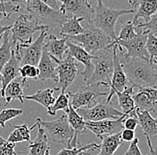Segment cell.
<instances>
[{"mask_svg":"<svg viewBox=\"0 0 157 155\" xmlns=\"http://www.w3.org/2000/svg\"><path fill=\"white\" fill-rule=\"evenodd\" d=\"M40 1L46 4L47 6H48L49 7L60 11V6L57 4V0H40Z\"/></svg>","mask_w":157,"mask_h":155,"instance_id":"cell-45","label":"cell"},{"mask_svg":"<svg viewBox=\"0 0 157 155\" xmlns=\"http://www.w3.org/2000/svg\"><path fill=\"white\" fill-rule=\"evenodd\" d=\"M62 4L60 12L66 15L69 19L72 17L83 18L86 21L90 22L94 15V8L88 2L83 0H57Z\"/></svg>","mask_w":157,"mask_h":155,"instance_id":"cell-14","label":"cell"},{"mask_svg":"<svg viewBox=\"0 0 157 155\" xmlns=\"http://www.w3.org/2000/svg\"><path fill=\"white\" fill-rule=\"evenodd\" d=\"M83 1H85V2H88V0H83Z\"/></svg>","mask_w":157,"mask_h":155,"instance_id":"cell-56","label":"cell"},{"mask_svg":"<svg viewBox=\"0 0 157 155\" xmlns=\"http://www.w3.org/2000/svg\"><path fill=\"white\" fill-rule=\"evenodd\" d=\"M135 27L148 31L149 33H152L153 35L157 37V13L155 14H154L147 22L138 21L135 24Z\"/></svg>","mask_w":157,"mask_h":155,"instance_id":"cell-37","label":"cell"},{"mask_svg":"<svg viewBox=\"0 0 157 155\" xmlns=\"http://www.w3.org/2000/svg\"><path fill=\"white\" fill-rule=\"evenodd\" d=\"M134 88L135 87L133 85H130L123 92L114 91L113 94L117 96L119 105L121 108L122 112L127 114L128 117L137 118V112H136L137 107L135 106V103L132 99V96L135 93Z\"/></svg>","mask_w":157,"mask_h":155,"instance_id":"cell-23","label":"cell"},{"mask_svg":"<svg viewBox=\"0 0 157 155\" xmlns=\"http://www.w3.org/2000/svg\"><path fill=\"white\" fill-rule=\"evenodd\" d=\"M19 76L23 79L32 78L34 80H38V78L39 76V70L36 66L26 64L20 67Z\"/></svg>","mask_w":157,"mask_h":155,"instance_id":"cell-36","label":"cell"},{"mask_svg":"<svg viewBox=\"0 0 157 155\" xmlns=\"http://www.w3.org/2000/svg\"><path fill=\"white\" fill-rule=\"evenodd\" d=\"M65 114L67 115L69 124H70V126L71 127V128L73 130V133H74L72 141L71 143V148H74V147H77L78 144L79 143L78 142V136L80 134L87 133L86 122L82 119V117L77 112V111L72 108L71 104H70L68 112Z\"/></svg>","mask_w":157,"mask_h":155,"instance_id":"cell-20","label":"cell"},{"mask_svg":"<svg viewBox=\"0 0 157 155\" xmlns=\"http://www.w3.org/2000/svg\"><path fill=\"white\" fill-rule=\"evenodd\" d=\"M66 45L68 47V52L70 55L76 60V62H79L84 65L85 69L82 71H80V75L83 77L84 81H87L91 77L94 71V65L92 60L94 59L95 55L88 54L81 46L78 44H74L69 40H67Z\"/></svg>","mask_w":157,"mask_h":155,"instance_id":"cell-16","label":"cell"},{"mask_svg":"<svg viewBox=\"0 0 157 155\" xmlns=\"http://www.w3.org/2000/svg\"><path fill=\"white\" fill-rule=\"evenodd\" d=\"M77 112L85 121H100L104 119H115L121 117L124 113L120 112L105 100L99 101L96 105L90 108H80Z\"/></svg>","mask_w":157,"mask_h":155,"instance_id":"cell-11","label":"cell"},{"mask_svg":"<svg viewBox=\"0 0 157 155\" xmlns=\"http://www.w3.org/2000/svg\"><path fill=\"white\" fill-rule=\"evenodd\" d=\"M36 122H38L40 126L48 132L51 139L55 143L63 144L67 146V148H71V143L72 141L74 133L71 127L69 124L66 114H63L57 119L50 121H46L40 118H37Z\"/></svg>","mask_w":157,"mask_h":155,"instance_id":"cell-8","label":"cell"},{"mask_svg":"<svg viewBox=\"0 0 157 155\" xmlns=\"http://www.w3.org/2000/svg\"><path fill=\"white\" fill-rule=\"evenodd\" d=\"M15 146V144H11L0 136V155H14Z\"/></svg>","mask_w":157,"mask_h":155,"instance_id":"cell-40","label":"cell"},{"mask_svg":"<svg viewBox=\"0 0 157 155\" xmlns=\"http://www.w3.org/2000/svg\"><path fill=\"white\" fill-rule=\"evenodd\" d=\"M48 37V29L40 31L39 36L28 44L17 43L13 46V50L16 58L18 59L21 66L29 64L37 66L42 56L45 40Z\"/></svg>","mask_w":157,"mask_h":155,"instance_id":"cell-7","label":"cell"},{"mask_svg":"<svg viewBox=\"0 0 157 155\" xmlns=\"http://www.w3.org/2000/svg\"><path fill=\"white\" fill-rule=\"evenodd\" d=\"M134 9H114L107 7L103 3V0H98V5L94 8V15L90 23L96 28L101 29L113 41L117 39L115 34V25L117 20L124 14L134 13Z\"/></svg>","mask_w":157,"mask_h":155,"instance_id":"cell-2","label":"cell"},{"mask_svg":"<svg viewBox=\"0 0 157 155\" xmlns=\"http://www.w3.org/2000/svg\"><path fill=\"white\" fill-rule=\"evenodd\" d=\"M22 1H23L24 3H28V2H29V1H30V0H22Z\"/></svg>","mask_w":157,"mask_h":155,"instance_id":"cell-53","label":"cell"},{"mask_svg":"<svg viewBox=\"0 0 157 155\" xmlns=\"http://www.w3.org/2000/svg\"><path fill=\"white\" fill-rule=\"evenodd\" d=\"M84 27V32L73 37H67L66 39L71 42H77L88 54L94 55L96 52L107 47L113 40L108 37L101 29L96 28L90 22L86 21Z\"/></svg>","mask_w":157,"mask_h":155,"instance_id":"cell-4","label":"cell"},{"mask_svg":"<svg viewBox=\"0 0 157 155\" xmlns=\"http://www.w3.org/2000/svg\"><path fill=\"white\" fill-rule=\"evenodd\" d=\"M155 88H156V89H157V84H156V86H155Z\"/></svg>","mask_w":157,"mask_h":155,"instance_id":"cell-57","label":"cell"},{"mask_svg":"<svg viewBox=\"0 0 157 155\" xmlns=\"http://www.w3.org/2000/svg\"><path fill=\"white\" fill-rule=\"evenodd\" d=\"M13 28V24L12 25H0V37L3 36V34L7 31V30H11Z\"/></svg>","mask_w":157,"mask_h":155,"instance_id":"cell-46","label":"cell"},{"mask_svg":"<svg viewBox=\"0 0 157 155\" xmlns=\"http://www.w3.org/2000/svg\"><path fill=\"white\" fill-rule=\"evenodd\" d=\"M14 155H18V154H17V153H15V152H14Z\"/></svg>","mask_w":157,"mask_h":155,"instance_id":"cell-55","label":"cell"},{"mask_svg":"<svg viewBox=\"0 0 157 155\" xmlns=\"http://www.w3.org/2000/svg\"><path fill=\"white\" fill-rule=\"evenodd\" d=\"M67 40L66 38L59 39L55 35H50L45 40L44 48L52 57L62 61L63 59V54L68 50L66 45Z\"/></svg>","mask_w":157,"mask_h":155,"instance_id":"cell-24","label":"cell"},{"mask_svg":"<svg viewBox=\"0 0 157 155\" xmlns=\"http://www.w3.org/2000/svg\"><path fill=\"white\" fill-rule=\"evenodd\" d=\"M151 63H152V67L154 69L155 72L157 74V58L154 59V60L151 62Z\"/></svg>","mask_w":157,"mask_h":155,"instance_id":"cell-47","label":"cell"},{"mask_svg":"<svg viewBox=\"0 0 157 155\" xmlns=\"http://www.w3.org/2000/svg\"><path fill=\"white\" fill-rule=\"evenodd\" d=\"M138 125H140L144 135L151 141L157 138V119L151 116L150 112L141 111L137 108Z\"/></svg>","mask_w":157,"mask_h":155,"instance_id":"cell-22","label":"cell"},{"mask_svg":"<svg viewBox=\"0 0 157 155\" xmlns=\"http://www.w3.org/2000/svg\"><path fill=\"white\" fill-rule=\"evenodd\" d=\"M10 16H11V14H6V13H0V21H1L2 20H4V19L11 20V18H10Z\"/></svg>","mask_w":157,"mask_h":155,"instance_id":"cell-48","label":"cell"},{"mask_svg":"<svg viewBox=\"0 0 157 155\" xmlns=\"http://www.w3.org/2000/svg\"><path fill=\"white\" fill-rule=\"evenodd\" d=\"M138 143H139L138 138H135L130 143V146H128V149L126 151L124 155H144L142 154V153L138 147Z\"/></svg>","mask_w":157,"mask_h":155,"instance_id":"cell-41","label":"cell"},{"mask_svg":"<svg viewBox=\"0 0 157 155\" xmlns=\"http://www.w3.org/2000/svg\"><path fill=\"white\" fill-rule=\"evenodd\" d=\"M26 4V8L40 25L49 28H61V26L69 19L60 11L53 9L41 2L40 0H30Z\"/></svg>","mask_w":157,"mask_h":155,"instance_id":"cell-5","label":"cell"},{"mask_svg":"<svg viewBox=\"0 0 157 155\" xmlns=\"http://www.w3.org/2000/svg\"><path fill=\"white\" fill-rule=\"evenodd\" d=\"M13 41H12V32L7 30L3 34V40L0 47V71L3 67L9 62L12 56Z\"/></svg>","mask_w":157,"mask_h":155,"instance_id":"cell-31","label":"cell"},{"mask_svg":"<svg viewBox=\"0 0 157 155\" xmlns=\"http://www.w3.org/2000/svg\"><path fill=\"white\" fill-rule=\"evenodd\" d=\"M69 100H70V97H69L68 94L61 92L57 99H56L55 104L52 105L51 108H49L48 110V113L51 116H55L58 111H63L66 113L68 112L69 107H70Z\"/></svg>","mask_w":157,"mask_h":155,"instance_id":"cell-32","label":"cell"},{"mask_svg":"<svg viewBox=\"0 0 157 155\" xmlns=\"http://www.w3.org/2000/svg\"><path fill=\"white\" fill-rule=\"evenodd\" d=\"M120 60L128 79L134 87H155L157 74L152 67L150 61L137 58L122 59L121 57Z\"/></svg>","mask_w":157,"mask_h":155,"instance_id":"cell-1","label":"cell"},{"mask_svg":"<svg viewBox=\"0 0 157 155\" xmlns=\"http://www.w3.org/2000/svg\"><path fill=\"white\" fill-rule=\"evenodd\" d=\"M155 140H157V138H156V139H155ZM155 152H156V153H157V150H155Z\"/></svg>","mask_w":157,"mask_h":155,"instance_id":"cell-58","label":"cell"},{"mask_svg":"<svg viewBox=\"0 0 157 155\" xmlns=\"http://www.w3.org/2000/svg\"><path fill=\"white\" fill-rule=\"evenodd\" d=\"M55 91H56L55 88H47L43 90H39L31 96H24V99L29 101H34L45 107L47 110H48L56 102V98L54 97Z\"/></svg>","mask_w":157,"mask_h":155,"instance_id":"cell-28","label":"cell"},{"mask_svg":"<svg viewBox=\"0 0 157 155\" xmlns=\"http://www.w3.org/2000/svg\"><path fill=\"white\" fill-rule=\"evenodd\" d=\"M36 127H38L37 122H35V124L30 128H29L26 124L15 126L13 130L11 132V134L7 137V142H9L11 144H15V145L17 143L24 142V141L30 142V132Z\"/></svg>","mask_w":157,"mask_h":155,"instance_id":"cell-30","label":"cell"},{"mask_svg":"<svg viewBox=\"0 0 157 155\" xmlns=\"http://www.w3.org/2000/svg\"><path fill=\"white\" fill-rule=\"evenodd\" d=\"M19 0H5L0 1V13L13 14L15 13H20L21 10V6L18 4Z\"/></svg>","mask_w":157,"mask_h":155,"instance_id":"cell-34","label":"cell"},{"mask_svg":"<svg viewBox=\"0 0 157 155\" xmlns=\"http://www.w3.org/2000/svg\"><path fill=\"white\" fill-rule=\"evenodd\" d=\"M100 83L85 85L80 87L76 93L68 92L67 94L71 99V105L76 111L80 108H90L96 105L103 97H107L109 94L102 92L100 90Z\"/></svg>","mask_w":157,"mask_h":155,"instance_id":"cell-10","label":"cell"},{"mask_svg":"<svg viewBox=\"0 0 157 155\" xmlns=\"http://www.w3.org/2000/svg\"><path fill=\"white\" fill-rule=\"evenodd\" d=\"M2 40H3V36L0 37V47H1V44H2Z\"/></svg>","mask_w":157,"mask_h":155,"instance_id":"cell-50","label":"cell"},{"mask_svg":"<svg viewBox=\"0 0 157 155\" xmlns=\"http://www.w3.org/2000/svg\"><path fill=\"white\" fill-rule=\"evenodd\" d=\"M38 123V122H37ZM28 155H46L50 150L48 146V137L46 135L44 128L38 123V133L34 141H30L28 146Z\"/></svg>","mask_w":157,"mask_h":155,"instance_id":"cell-25","label":"cell"},{"mask_svg":"<svg viewBox=\"0 0 157 155\" xmlns=\"http://www.w3.org/2000/svg\"><path fill=\"white\" fill-rule=\"evenodd\" d=\"M0 1H5V0H0Z\"/></svg>","mask_w":157,"mask_h":155,"instance_id":"cell-59","label":"cell"},{"mask_svg":"<svg viewBox=\"0 0 157 155\" xmlns=\"http://www.w3.org/2000/svg\"><path fill=\"white\" fill-rule=\"evenodd\" d=\"M24 87H28V84L26 82V79H23L22 78L17 77L13 81H11L7 87L5 89L4 98L6 100V103L4 107L7 106L10 102L13 99L19 100L21 104L24 103V95H23V88Z\"/></svg>","mask_w":157,"mask_h":155,"instance_id":"cell-21","label":"cell"},{"mask_svg":"<svg viewBox=\"0 0 157 155\" xmlns=\"http://www.w3.org/2000/svg\"><path fill=\"white\" fill-rule=\"evenodd\" d=\"M132 99L137 109L155 112V105L157 104V89L152 87H137V92L133 94Z\"/></svg>","mask_w":157,"mask_h":155,"instance_id":"cell-17","label":"cell"},{"mask_svg":"<svg viewBox=\"0 0 157 155\" xmlns=\"http://www.w3.org/2000/svg\"><path fill=\"white\" fill-rule=\"evenodd\" d=\"M139 1H141V0H131V6H132V7H133V9L134 10H136L135 8L137 7V3L139 2Z\"/></svg>","mask_w":157,"mask_h":155,"instance_id":"cell-49","label":"cell"},{"mask_svg":"<svg viewBox=\"0 0 157 155\" xmlns=\"http://www.w3.org/2000/svg\"><path fill=\"white\" fill-rule=\"evenodd\" d=\"M46 155H50V150H48V151L46 153Z\"/></svg>","mask_w":157,"mask_h":155,"instance_id":"cell-52","label":"cell"},{"mask_svg":"<svg viewBox=\"0 0 157 155\" xmlns=\"http://www.w3.org/2000/svg\"><path fill=\"white\" fill-rule=\"evenodd\" d=\"M20 67L21 65H20L19 61L16 58L13 50L12 49V56L10 58L9 62L1 70L2 83H1V88H0V103H1V100L4 98L6 87H7V85L11 81H13L17 77H19ZM0 107H1V104H0Z\"/></svg>","mask_w":157,"mask_h":155,"instance_id":"cell-19","label":"cell"},{"mask_svg":"<svg viewBox=\"0 0 157 155\" xmlns=\"http://www.w3.org/2000/svg\"><path fill=\"white\" fill-rule=\"evenodd\" d=\"M85 20L83 18L72 17L68 19L60 28V34L63 38L77 36L84 32V27L81 25V22Z\"/></svg>","mask_w":157,"mask_h":155,"instance_id":"cell-29","label":"cell"},{"mask_svg":"<svg viewBox=\"0 0 157 155\" xmlns=\"http://www.w3.org/2000/svg\"><path fill=\"white\" fill-rule=\"evenodd\" d=\"M137 37V32L135 29V25L132 21H128L126 22L122 23L120 34L116 40L121 41H128Z\"/></svg>","mask_w":157,"mask_h":155,"instance_id":"cell-33","label":"cell"},{"mask_svg":"<svg viewBox=\"0 0 157 155\" xmlns=\"http://www.w3.org/2000/svg\"><path fill=\"white\" fill-rule=\"evenodd\" d=\"M56 61L57 67L56 72L58 81L56 83V87H55L56 91H58L61 89L62 93H65V90L68 88L70 85L72 84L74 79L78 75V66L77 62L73 58L70 53L68 52L66 57L63 59L62 61H59L57 59L52 57Z\"/></svg>","mask_w":157,"mask_h":155,"instance_id":"cell-12","label":"cell"},{"mask_svg":"<svg viewBox=\"0 0 157 155\" xmlns=\"http://www.w3.org/2000/svg\"><path fill=\"white\" fill-rule=\"evenodd\" d=\"M128 117L123 114L115 119H104L100 121H85L87 129L101 138L105 136H113L123 130V121Z\"/></svg>","mask_w":157,"mask_h":155,"instance_id":"cell-15","label":"cell"},{"mask_svg":"<svg viewBox=\"0 0 157 155\" xmlns=\"http://www.w3.org/2000/svg\"><path fill=\"white\" fill-rule=\"evenodd\" d=\"M128 2H129V4H131V0H128Z\"/></svg>","mask_w":157,"mask_h":155,"instance_id":"cell-54","label":"cell"},{"mask_svg":"<svg viewBox=\"0 0 157 155\" xmlns=\"http://www.w3.org/2000/svg\"><path fill=\"white\" fill-rule=\"evenodd\" d=\"M94 55L95 57L92 60L94 71L91 77L86 81V85L100 83L105 87H108L113 74L114 67L113 47L101 49L96 52Z\"/></svg>","mask_w":157,"mask_h":155,"instance_id":"cell-3","label":"cell"},{"mask_svg":"<svg viewBox=\"0 0 157 155\" xmlns=\"http://www.w3.org/2000/svg\"><path fill=\"white\" fill-rule=\"evenodd\" d=\"M121 140L125 142H132L136 137H135V131L129 130V129H123L121 132Z\"/></svg>","mask_w":157,"mask_h":155,"instance_id":"cell-43","label":"cell"},{"mask_svg":"<svg viewBox=\"0 0 157 155\" xmlns=\"http://www.w3.org/2000/svg\"><path fill=\"white\" fill-rule=\"evenodd\" d=\"M0 83H2V74H1V71H0Z\"/></svg>","mask_w":157,"mask_h":155,"instance_id":"cell-51","label":"cell"},{"mask_svg":"<svg viewBox=\"0 0 157 155\" xmlns=\"http://www.w3.org/2000/svg\"><path fill=\"white\" fill-rule=\"evenodd\" d=\"M137 37L128 41L115 40L114 43L118 47H124L127 50V53H124L122 49L118 48V55L121 58H137L145 61H150L149 54L147 49V40L148 31L142 29L136 28Z\"/></svg>","mask_w":157,"mask_h":155,"instance_id":"cell-9","label":"cell"},{"mask_svg":"<svg viewBox=\"0 0 157 155\" xmlns=\"http://www.w3.org/2000/svg\"><path fill=\"white\" fill-rule=\"evenodd\" d=\"M113 59H114V67H113V74L111 79L110 84L108 87H110V92L105 99V102L110 103L113 96H114V91L123 92L128 86L132 85L129 80L128 79L127 76L122 69L121 62L120 57L118 55V46L113 41Z\"/></svg>","mask_w":157,"mask_h":155,"instance_id":"cell-13","label":"cell"},{"mask_svg":"<svg viewBox=\"0 0 157 155\" xmlns=\"http://www.w3.org/2000/svg\"><path fill=\"white\" fill-rule=\"evenodd\" d=\"M121 144V132L113 136H103L101 137L100 152L98 155H113Z\"/></svg>","mask_w":157,"mask_h":155,"instance_id":"cell-27","label":"cell"},{"mask_svg":"<svg viewBox=\"0 0 157 155\" xmlns=\"http://www.w3.org/2000/svg\"><path fill=\"white\" fill-rule=\"evenodd\" d=\"M137 125H138V119L137 118H134V117H127L123 121V127L125 129L135 131Z\"/></svg>","mask_w":157,"mask_h":155,"instance_id":"cell-42","label":"cell"},{"mask_svg":"<svg viewBox=\"0 0 157 155\" xmlns=\"http://www.w3.org/2000/svg\"><path fill=\"white\" fill-rule=\"evenodd\" d=\"M98 144H96V143H91V144H88V145H86V146H78V147L77 146V147H74V148H63L56 155H78L82 151L88 150L91 147L96 146Z\"/></svg>","mask_w":157,"mask_h":155,"instance_id":"cell-39","label":"cell"},{"mask_svg":"<svg viewBox=\"0 0 157 155\" xmlns=\"http://www.w3.org/2000/svg\"><path fill=\"white\" fill-rule=\"evenodd\" d=\"M57 64L56 61L52 58V56L43 48L42 56L38 64V68L39 70V76L38 80L46 81L48 79H52L55 83H57L58 77L56 72Z\"/></svg>","mask_w":157,"mask_h":155,"instance_id":"cell-18","label":"cell"},{"mask_svg":"<svg viewBox=\"0 0 157 155\" xmlns=\"http://www.w3.org/2000/svg\"><path fill=\"white\" fill-rule=\"evenodd\" d=\"M147 49L149 54L150 62H152L154 59L157 58V37L149 32L147 35Z\"/></svg>","mask_w":157,"mask_h":155,"instance_id":"cell-38","label":"cell"},{"mask_svg":"<svg viewBox=\"0 0 157 155\" xmlns=\"http://www.w3.org/2000/svg\"><path fill=\"white\" fill-rule=\"evenodd\" d=\"M98 149H100V145H97L94 147H91L88 150L82 151L81 153H79L78 155H98V153H97Z\"/></svg>","mask_w":157,"mask_h":155,"instance_id":"cell-44","label":"cell"},{"mask_svg":"<svg viewBox=\"0 0 157 155\" xmlns=\"http://www.w3.org/2000/svg\"><path fill=\"white\" fill-rule=\"evenodd\" d=\"M23 113L21 109H3L0 111V127H5L6 123Z\"/></svg>","mask_w":157,"mask_h":155,"instance_id":"cell-35","label":"cell"},{"mask_svg":"<svg viewBox=\"0 0 157 155\" xmlns=\"http://www.w3.org/2000/svg\"><path fill=\"white\" fill-rule=\"evenodd\" d=\"M49 27L40 25L30 13H23L13 21L12 32L13 46L15 44H28L33 41V34L38 30L48 29Z\"/></svg>","mask_w":157,"mask_h":155,"instance_id":"cell-6","label":"cell"},{"mask_svg":"<svg viewBox=\"0 0 157 155\" xmlns=\"http://www.w3.org/2000/svg\"><path fill=\"white\" fill-rule=\"evenodd\" d=\"M156 13L157 0H141L137 3L135 16L132 21L135 25L139 21V18H143L147 22Z\"/></svg>","mask_w":157,"mask_h":155,"instance_id":"cell-26","label":"cell"}]
</instances>
